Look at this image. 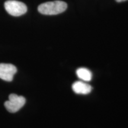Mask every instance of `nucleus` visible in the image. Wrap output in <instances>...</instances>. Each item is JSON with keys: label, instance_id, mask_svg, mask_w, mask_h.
Here are the masks:
<instances>
[{"label": "nucleus", "instance_id": "1", "mask_svg": "<svg viewBox=\"0 0 128 128\" xmlns=\"http://www.w3.org/2000/svg\"><path fill=\"white\" fill-rule=\"evenodd\" d=\"M66 8V2L57 0L40 4L38 7V11L44 15H56L64 12Z\"/></svg>", "mask_w": 128, "mask_h": 128}, {"label": "nucleus", "instance_id": "2", "mask_svg": "<svg viewBox=\"0 0 128 128\" xmlns=\"http://www.w3.org/2000/svg\"><path fill=\"white\" fill-rule=\"evenodd\" d=\"M4 7L7 12L12 16H20L28 11L25 4L16 0H8L4 3Z\"/></svg>", "mask_w": 128, "mask_h": 128}, {"label": "nucleus", "instance_id": "3", "mask_svg": "<svg viewBox=\"0 0 128 128\" xmlns=\"http://www.w3.org/2000/svg\"><path fill=\"white\" fill-rule=\"evenodd\" d=\"M9 100L4 103V106L10 113H16L23 108L26 103V99L23 96L16 94L9 95Z\"/></svg>", "mask_w": 128, "mask_h": 128}, {"label": "nucleus", "instance_id": "4", "mask_svg": "<svg viewBox=\"0 0 128 128\" xmlns=\"http://www.w3.org/2000/svg\"><path fill=\"white\" fill-rule=\"evenodd\" d=\"M17 68L11 64H0V78L4 81H12Z\"/></svg>", "mask_w": 128, "mask_h": 128}, {"label": "nucleus", "instance_id": "5", "mask_svg": "<svg viewBox=\"0 0 128 128\" xmlns=\"http://www.w3.org/2000/svg\"><path fill=\"white\" fill-rule=\"evenodd\" d=\"M73 91L76 94H87L92 92V87L90 85L82 81H76L72 84Z\"/></svg>", "mask_w": 128, "mask_h": 128}, {"label": "nucleus", "instance_id": "6", "mask_svg": "<svg viewBox=\"0 0 128 128\" xmlns=\"http://www.w3.org/2000/svg\"><path fill=\"white\" fill-rule=\"evenodd\" d=\"M76 76L84 81H90L92 79V72L86 68H80L76 71Z\"/></svg>", "mask_w": 128, "mask_h": 128}, {"label": "nucleus", "instance_id": "7", "mask_svg": "<svg viewBox=\"0 0 128 128\" xmlns=\"http://www.w3.org/2000/svg\"><path fill=\"white\" fill-rule=\"evenodd\" d=\"M116 1L118 2H124V1H127V0H116Z\"/></svg>", "mask_w": 128, "mask_h": 128}]
</instances>
